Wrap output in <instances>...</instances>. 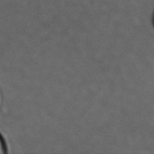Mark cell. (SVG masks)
Listing matches in <instances>:
<instances>
[{"instance_id": "1", "label": "cell", "mask_w": 154, "mask_h": 154, "mask_svg": "<svg viewBox=\"0 0 154 154\" xmlns=\"http://www.w3.org/2000/svg\"><path fill=\"white\" fill-rule=\"evenodd\" d=\"M8 152V146L4 137L0 134V154H5Z\"/></svg>"}, {"instance_id": "2", "label": "cell", "mask_w": 154, "mask_h": 154, "mask_svg": "<svg viewBox=\"0 0 154 154\" xmlns=\"http://www.w3.org/2000/svg\"><path fill=\"white\" fill-rule=\"evenodd\" d=\"M152 23H153V25H154V13H153V16H152Z\"/></svg>"}]
</instances>
